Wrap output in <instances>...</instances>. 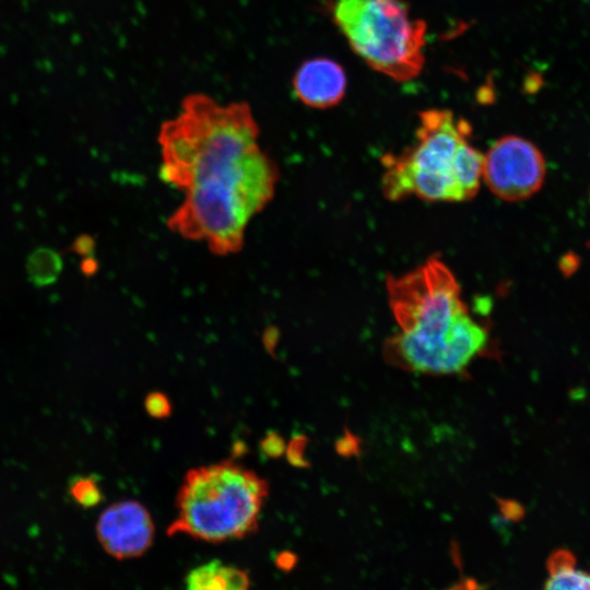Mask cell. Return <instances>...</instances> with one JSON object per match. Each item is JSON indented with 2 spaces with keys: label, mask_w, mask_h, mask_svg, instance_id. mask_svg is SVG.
Returning <instances> with one entry per match:
<instances>
[{
  "label": "cell",
  "mask_w": 590,
  "mask_h": 590,
  "mask_svg": "<svg viewBox=\"0 0 590 590\" xmlns=\"http://www.w3.org/2000/svg\"><path fill=\"white\" fill-rule=\"evenodd\" d=\"M62 268L61 255L47 247L36 248L26 259L28 281L36 287L54 284L59 279Z\"/></svg>",
  "instance_id": "12"
},
{
  "label": "cell",
  "mask_w": 590,
  "mask_h": 590,
  "mask_svg": "<svg viewBox=\"0 0 590 590\" xmlns=\"http://www.w3.org/2000/svg\"><path fill=\"white\" fill-rule=\"evenodd\" d=\"M155 527L150 511L137 500L109 505L98 517L96 535L106 553L117 559L143 555L152 545Z\"/></svg>",
  "instance_id": "8"
},
{
  "label": "cell",
  "mask_w": 590,
  "mask_h": 590,
  "mask_svg": "<svg viewBox=\"0 0 590 590\" xmlns=\"http://www.w3.org/2000/svg\"><path fill=\"white\" fill-rule=\"evenodd\" d=\"M332 17L373 69L404 82L424 66L426 25L398 0H335Z\"/></svg>",
  "instance_id": "6"
},
{
  "label": "cell",
  "mask_w": 590,
  "mask_h": 590,
  "mask_svg": "<svg viewBox=\"0 0 590 590\" xmlns=\"http://www.w3.org/2000/svg\"><path fill=\"white\" fill-rule=\"evenodd\" d=\"M541 151L518 135L496 140L483 154L482 179L497 198L518 202L535 194L545 180Z\"/></svg>",
  "instance_id": "7"
},
{
  "label": "cell",
  "mask_w": 590,
  "mask_h": 590,
  "mask_svg": "<svg viewBox=\"0 0 590 590\" xmlns=\"http://www.w3.org/2000/svg\"><path fill=\"white\" fill-rule=\"evenodd\" d=\"M70 493L74 500L85 508L93 507L103 499L98 483L91 476L78 477L72 483Z\"/></svg>",
  "instance_id": "13"
},
{
  "label": "cell",
  "mask_w": 590,
  "mask_h": 590,
  "mask_svg": "<svg viewBox=\"0 0 590 590\" xmlns=\"http://www.w3.org/2000/svg\"><path fill=\"white\" fill-rule=\"evenodd\" d=\"M190 590H245L250 586L246 570L212 559L191 569L186 578Z\"/></svg>",
  "instance_id": "10"
},
{
  "label": "cell",
  "mask_w": 590,
  "mask_h": 590,
  "mask_svg": "<svg viewBox=\"0 0 590 590\" xmlns=\"http://www.w3.org/2000/svg\"><path fill=\"white\" fill-rule=\"evenodd\" d=\"M144 408L151 417L157 420L166 418L172 414L168 397L160 391H152L145 397Z\"/></svg>",
  "instance_id": "14"
},
{
  "label": "cell",
  "mask_w": 590,
  "mask_h": 590,
  "mask_svg": "<svg viewBox=\"0 0 590 590\" xmlns=\"http://www.w3.org/2000/svg\"><path fill=\"white\" fill-rule=\"evenodd\" d=\"M259 133L246 102L224 105L203 93L189 94L160 127V177L182 192L213 181L260 150Z\"/></svg>",
  "instance_id": "2"
},
{
  "label": "cell",
  "mask_w": 590,
  "mask_h": 590,
  "mask_svg": "<svg viewBox=\"0 0 590 590\" xmlns=\"http://www.w3.org/2000/svg\"><path fill=\"white\" fill-rule=\"evenodd\" d=\"M335 449L343 457L355 455L359 449L357 438L350 433H345L343 437L337 440Z\"/></svg>",
  "instance_id": "17"
},
{
  "label": "cell",
  "mask_w": 590,
  "mask_h": 590,
  "mask_svg": "<svg viewBox=\"0 0 590 590\" xmlns=\"http://www.w3.org/2000/svg\"><path fill=\"white\" fill-rule=\"evenodd\" d=\"M275 566L282 571H291L297 564V556L291 551L279 552L274 557Z\"/></svg>",
  "instance_id": "19"
},
{
  "label": "cell",
  "mask_w": 590,
  "mask_h": 590,
  "mask_svg": "<svg viewBox=\"0 0 590 590\" xmlns=\"http://www.w3.org/2000/svg\"><path fill=\"white\" fill-rule=\"evenodd\" d=\"M500 506V510L505 517V519H517L519 516L522 515V509L521 507L515 503V502H509V500H506V502H502L499 504Z\"/></svg>",
  "instance_id": "20"
},
{
  "label": "cell",
  "mask_w": 590,
  "mask_h": 590,
  "mask_svg": "<svg viewBox=\"0 0 590 590\" xmlns=\"http://www.w3.org/2000/svg\"><path fill=\"white\" fill-rule=\"evenodd\" d=\"M234 457H238L245 452V445L241 442H236L233 448Z\"/></svg>",
  "instance_id": "22"
},
{
  "label": "cell",
  "mask_w": 590,
  "mask_h": 590,
  "mask_svg": "<svg viewBox=\"0 0 590 590\" xmlns=\"http://www.w3.org/2000/svg\"><path fill=\"white\" fill-rule=\"evenodd\" d=\"M546 589H590V571L577 567L576 556L566 548L554 551L546 562Z\"/></svg>",
  "instance_id": "11"
},
{
  "label": "cell",
  "mask_w": 590,
  "mask_h": 590,
  "mask_svg": "<svg viewBox=\"0 0 590 590\" xmlns=\"http://www.w3.org/2000/svg\"><path fill=\"white\" fill-rule=\"evenodd\" d=\"M293 91L304 105L324 109L341 102L346 90L343 68L329 58L304 61L293 76Z\"/></svg>",
  "instance_id": "9"
},
{
  "label": "cell",
  "mask_w": 590,
  "mask_h": 590,
  "mask_svg": "<svg viewBox=\"0 0 590 590\" xmlns=\"http://www.w3.org/2000/svg\"><path fill=\"white\" fill-rule=\"evenodd\" d=\"M307 437L303 434L294 435L286 445L285 456L288 463L295 468H307L309 462L305 458Z\"/></svg>",
  "instance_id": "15"
},
{
  "label": "cell",
  "mask_w": 590,
  "mask_h": 590,
  "mask_svg": "<svg viewBox=\"0 0 590 590\" xmlns=\"http://www.w3.org/2000/svg\"><path fill=\"white\" fill-rule=\"evenodd\" d=\"M278 180L276 164L260 149L229 174L185 191L166 224L215 255L236 253L248 223L273 198Z\"/></svg>",
  "instance_id": "4"
},
{
  "label": "cell",
  "mask_w": 590,
  "mask_h": 590,
  "mask_svg": "<svg viewBox=\"0 0 590 590\" xmlns=\"http://www.w3.org/2000/svg\"><path fill=\"white\" fill-rule=\"evenodd\" d=\"M260 450L269 459H279L285 453L284 438L276 432H268L260 440Z\"/></svg>",
  "instance_id": "16"
},
{
  "label": "cell",
  "mask_w": 590,
  "mask_h": 590,
  "mask_svg": "<svg viewBox=\"0 0 590 590\" xmlns=\"http://www.w3.org/2000/svg\"><path fill=\"white\" fill-rule=\"evenodd\" d=\"M93 247H94V241L91 236L80 235L72 241L68 250L80 256H86L93 251Z\"/></svg>",
  "instance_id": "18"
},
{
  "label": "cell",
  "mask_w": 590,
  "mask_h": 590,
  "mask_svg": "<svg viewBox=\"0 0 590 590\" xmlns=\"http://www.w3.org/2000/svg\"><path fill=\"white\" fill-rule=\"evenodd\" d=\"M81 271L85 274V275H91L95 272L96 270V263L93 259L91 258H86L84 259L82 262H81Z\"/></svg>",
  "instance_id": "21"
},
{
  "label": "cell",
  "mask_w": 590,
  "mask_h": 590,
  "mask_svg": "<svg viewBox=\"0 0 590 590\" xmlns=\"http://www.w3.org/2000/svg\"><path fill=\"white\" fill-rule=\"evenodd\" d=\"M470 134V125L450 110L422 111L413 145L384 158L385 198L447 202L472 199L482 179L483 153L471 145Z\"/></svg>",
  "instance_id": "3"
},
{
  "label": "cell",
  "mask_w": 590,
  "mask_h": 590,
  "mask_svg": "<svg viewBox=\"0 0 590 590\" xmlns=\"http://www.w3.org/2000/svg\"><path fill=\"white\" fill-rule=\"evenodd\" d=\"M269 483L233 460L190 469L177 492L169 536L186 534L211 543L255 533Z\"/></svg>",
  "instance_id": "5"
},
{
  "label": "cell",
  "mask_w": 590,
  "mask_h": 590,
  "mask_svg": "<svg viewBox=\"0 0 590 590\" xmlns=\"http://www.w3.org/2000/svg\"><path fill=\"white\" fill-rule=\"evenodd\" d=\"M386 290L400 329L385 346L393 363L422 374H457L487 346V329L472 317L455 274L440 259L387 276Z\"/></svg>",
  "instance_id": "1"
}]
</instances>
